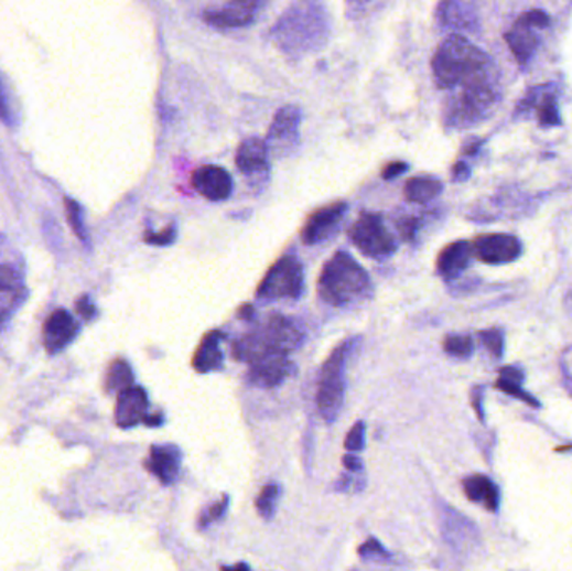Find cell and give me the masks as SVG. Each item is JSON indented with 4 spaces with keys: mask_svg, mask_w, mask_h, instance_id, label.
I'll return each mask as SVG.
<instances>
[{
    "mask_svg": "<svg viewBox=\"0 0 572 571\" xmlns=\"http://www.w3.org/2000/svg\"><path fill=\"white\" fill-rule=\"evenodd\" d=\"M332 19L323 0H295L271 28L274 46L287 56L319 53L328 44Z\"/></svg>",
    "mask_w": 572,
    "mask_h": 571,
    "instance_id": "1",
    "label": "cell"
},
{
    "mask_svg": "<svg viewBox=\"0 0 572 571\" xmlns=\"http://www.w3.org/2000/svg\"><path fill=\"white\" fill-rule=\"evenodd\" d=\"M432 71L435 83L442 89L496 76L489 56L461 34L449 35L442 42L432 60Z\"/></svg>",
    "mask_w": 572,
    "mask_h": 571,
    "instance_id": "2",
    "label": "cell"
},
{
    "mask_svg": "<svg viewBox=\"0 0 572 571\" xmlns=\"http://www.w3.org/2000/svg\"><path fill=\"white\" fill-rule=\"evenodd\" d=\"M319 295L332 306L364 302L371 295L370 277L350 254L337 251L320 273Z\"/></svg>",
    "mask_w": 572,
    "mask_h": 571,
    "instance_id": "3",
    "label": "cell"
},
{
    "mask_svg": "<svg viewBox=\"0 0 572 571\" xmlns=\"http://www.w3.org/2000/svg\"><path fill=\"white\" fill-rule=\"evenodd\" d=\"M358 342H360V337H352L342 342L333 351L320 374L316 406H319L320 416L330 424L337 421L342 408H344L345 389H347V360Z\"/></svg>",
    "mask_w": 572,
    "mask_h": 571,
    "instance_id": "4",
    "label": "cell"
},
{
    "mask_svg": "<svg viewBox=\"0 0 572 571\" xmlns=\"http://www.w3.org/2000/svg\"><path fill=\"white\" fill-rule=\"evenodd\" d=\"M447 108V122L454 128H468L489 118L499 101L497 76L464 84Z\"/></svg>",
    "mask_w": 572,
    "mask_h": 571,
    "instance_id": "5",
    "label": "cell"
},
{
    "mask_svg": "<svg viewBox=\"0 0 572 571\" xmlns=\"http://www.w3.org/2000/svg\"><path fill=\"white\" fill-rule=\"evenodd\" d=\"M305 290L302 261L295 255H284L268 270L258 287L257 297L265 302L271 300H299Z\"/></svg>",
    "mask_w": 572,
    "mask_h": 571,
    "instance_id": "6",
    "label": "cell"
},
{
    "mask_svg": "<svg viewBox=\"0 0 572 571\" xmlns=\"http://www.w3.org/2000/svg\"><path fill=\"white\" fill-rule=\"evenodd\" d=\"M352 244L374 260H386L397 251V241L378 213L364 212L348 230Z\"/></svg>",
    "mask_w": 572,
    "mask_h": 571,
    "instance_id": "7",
    "label": "cell"
},
{
    "mask_svg": "<svg viewBox=\"0 0 572 571\" xmlns=\"http://www.w3.org/2000/svg\"><path fill=\"white\" fill-rule=\"evenodd\" d=\"M251 337L261 354H290L302 345L303 331L293 319L271 314Z\"/></svg>",
    "mask_w": 572,
    "mask_h": 571,
    "instance_id": "8",
    "label": "cell"
},
{
    "mask_svg": "<svg viewBox=\"0 0 572 571\" xmlns=\"http://www.w3.org/2000/svg\"><path fill=\"white\" fill-rule=\"evenodd\" d=\"M549 22L551 19L544 11L526 12L514 22L512 29L506 34V41L517 63L528 64V61L535 56L539 46V37L535 29L548 28Z\"/></svg>",
    "mask_w": 572,
    "mask_h": 571,
    "instance_id": "9",
    "label": "cell"
},
{
    "mask_svg": "<svg viewBox=\"0 0 572 571\" xmlns=\"http://www.w3.org/2000/svg\"><path fill=\"white\" fill-rule=\"evenodd\" d=\"M300 126H302V109L299 106L287 105L278 109L268 129V148L278 157H284L287 151L293 150L299 144Z\"/></svg>",
    "mask_w": 572,
    "mask_h": 571,
    "instance_id": "10",
    "label": "cell"
},
{
    "mask_svg": "<svg viewBox=\"0 0 572 571\" xmlns=\"http://www.w3.org/2000/svg\"><path fill=\"white\" fill-rule=\"evenodd\" d=\"M236 166L251 185H265L270 176V148L260 138H248L236 151Z\"/></svg>",
    "mask_w": 572,
    "mask_h": 571,
    "instance_id": "11",
    "label": "cell"
},
{
    "mask_svg": "<svg viewBox=\"0 0 572 571\" xmlns=\"http://www.w3.org/2000/svg\"><path fill=\"white\" fill-rule=\"evenodd\" d=\"M348 212V203L337 202L320 208L313 213L302 230V241L305 245H320L330 240L333 235L341 230L342 222Z\"/></svg>",
    "mask_w": 572,
    "mask_h": 571,
    "instance_id": "12",
    "label": "cell"
},
{
    "mask_svg": "<svg viewBox=\"0 0 572 571\" xmlns=\"http://www.w3.org/2000/svg\"><path fill=\"white\" fill-rule=\"evenodd\" d=\"M289 354L271 353L260 357L250 366V383L257 386L271 389V387L280 386L281 383L289 379L295 373V366L289 360Z\"/></svg>",
    "mask_w": 572,
    "mask_h": 571,
    "instance_id": "13",
    "label": "cell"
},
{
    "mask_svg": "<svg viewBox=\"0 0 572 571\" xmlns=\"http://www.w3.org/2000/svg\"><path fill=\"white\" fill-rule=\"evenodd\" d=\"M263 0H229L225 8L206 11L203 14L206 24L218 29L247 28L253 22Z\"/></svg>",
    "mask_w": 572,
    "mask_h": 571,
    "instance_id": "14",
    "label": "cell"
},
{
    "mask_svg": "<svg viewBox=\"0 0 572 571\" xmlns=\"http://www.w3.org/2000/svg\"><path fill=\"white\" fill-rule=\"evenodd\" d=\"M79 334V324L69 312L60 309L53 312L44 324V345L45 351L51 356L63 353L67 345L73 344L74 338Z\"/></svg>",
    "mask_w": 572,
    "mask_h": 571,
    "instance_id": "15",
    "label": "cell"
},
{
    "mask_svg": "<svg viewBox=\"0 0 572 571\" xmlns=\"http://www.w3.org/2000/svg\"><path fill=\"white\" fill-rule=\"evenodd\" d=\"M520 248V241L512 235L496 234L477 238L472 250L484 263H509L519 258Z\"/></svg>",
    "mask_w": 572,
    "mask_h": 571,
    "instance_id": "16",
    "label": "cell"
},
{
    "mask_svg": "<svg viewBox=\"0 0 572 571\" xmlns=\"http://www.w3.org/2000/svg\"><path fill=\"white\" fill-rule=\"evenodd\" d=\"M193 186L209 202H225L231 196L233 179L225 168L206 164L193 174Z\"/></svg>",
    "mask_w": 572,
    "mask_h": 571,
    "instance_id": "17",
    "label": "cell"
},
{
    "mask_svg": "<svg viewBox=\"0 0 572 571\" xmlns=\"http://www.w3.org/2000/svg\"><path fill=\"white\" fill-rule=\"evenodd\" d=\"M150 409V399L142 387L131 386L118 394L116 402V424L122 429H131L139 422H144Z\"/></svg>",
    "mask_w": 572,
    "mask_h": 571,
    "instance_id": "18",
    "label": "cell"
},
{
    "mask_svg": "<svg viewBox=\"0 0 572 571\" xmlns=\"http://www.w3.org/2000/svg\"><path fill=\"white\" fill-rule=\"evenodd\" d=\"M442 28L455 32H475L481 21L472 0H442L438 11Z\"/></svg>",
    "mask_w": 572,
    "mask_h": 571,
    "instance_id": "19",
    "label": "cell"
},
{
    "mask_svg": "<svg viewBox=\"0 0 572 571\" xmlns=\"http://www.w3.org/2000/svg\"><path fill=\"white\" fill-rule=\"evenodd\" d=\"M181 461H183V453L180 448L174 444H157L151 448L144 467L160 480L161 485L171 486L180 474Z\"/></svg>",
    "mask_w": 572,
    "mask_h": 571,
    "instance_id": "20",
    "label": "cell"
},
{
    "mask_svg": "<svg viewBox=\"0 0 572 571\" xmlns=\"http://www.w3.org/2000/svg\"><path fill=\"white\" fill-rule=\"evenodd\" d=\"M25 299V286L12 267L0 266V328L18 312Z\"/></svg>",
    "mask_w": 572,
    "mask_h": 571,
    "instance_id": "21",
    "label": "cell"
},
{
    "mask_svg": "<svg viewBox=\"0 0 572 571\" xmlns=\"http://www.w3.org/2000/svg\"><path fill=\"white\" fill-rule=\"evenodd\" d=\"M472 245L468 241H455L442 250L438 258V270L444 279H457L458 276L467 270L471 263Z\"/></svg>",
    "mask_w": 572,
    "mask_h": 571,
    "instance_id": "22",
    "label": "cell"
},
{
    "mask_svg": "<svg viewBox=\"0 0 572 571\" xmlns=\"http://www.w3.org/2000/svg\"><path fill=\"white\" fill-rule=\"evenodd\" d=\"M225 335L222 331H213L203 337L193 357V367L196 373L208 374L223 367L222 341Z\"/></svg>",
    "mask_w": 572,
    "mask_h": 571,
    "instance_id": "23",
    "label": "cell"
},
{
    "mask_svg": "<svg viewBox=\"0 0 572 571\" xmlns=\"http://www.w3.org/2000/svg\"><path fill=\"white\" fill-rule=\"evenodd\" d=\"M464 492L467 498L474 503H483L490 511H496L499 506V492L493 481L486 476H471L464 481Z\"/></svg>",
    "mask_w": 572,
    "mask_h": 571,
    "instance_id": "24",
    "label": "cell"
},
{
    "mask_svg": "<svg viewBox=\"0 0 572 571\" xmlns=\"http://www.w3.org/2000/svg\"><path fill=\"white\" fill-rule=\"evenodd\" d=\"M442 183L439 182L438 179H432V176H417V179L409 180L406 185V198L412 203H423L432 202V200L438 198L442 193Z\"/></svg>",
    "mask_w": 572,
    "mask_h": 571,
    "instance_id": "25",
    "label": "cell"
},
{
    "mask_svg": "<svg viewBox=\"0 0 572 571\" xmlns=\"http://www.w3.org/2000/svg\"><path fill=\"white\" fill-rule=\"evenodd\" d=\"M134 383V374H132L131 366L126 360L118 359L109 367L108 379H106V390L109 394L121 392L128 389Z\"/></svg>",
    "mask_w": 572,
    "mask_h": 571,
    "instance_id": "26",
    "label": "cell"
},
{
    "mask_svg": "<svg viewBox=\"0 0 572 571\" xmlns=\"http://www.w3.org/2000/svg\"><path fill=\"white\" fill-rule=\"evenodd\" d=\"M280 496L281 486L278 483H270L261 489L260 496L257 498V509L265 519L273 518Z\"/></svg>",
    "mask_w": 572,
    "mask_h": 571,
    "instance_id": "27",
    "label": "cell"
},
{
    "mask_svg": "<svg viewBox=\"0 0 572 571\" xmlns=\"http://www.w3.org/2000/svg\"><path fill=\"white\" fill-rule=\"evenodd\" d=\"M520 383H522V376H520L519 370L503 369V373H500V379L497 380V387L503 389L504 392L510 394V396H516V398L528 401L529 405H536V401L529 399L528 394L522 392V389H520Z\"/></svg>",
    "mask_w": 572,
    "mask_h": 571,
    "instance_id": "28",
    "label": "cell"
},
{
    "mask_svg": "<svg viewBox=\"0 0 572 571\" xmlns=\"http://www.w3.org/2000/svg\"><path fill=\"white\" fill-rule=\"evenodd\" d=\"M444 351L451 356L465 359L474 353V342L467 335H449L444 341Z\"/></svg>",
    "mask_w": 572,
    "mask_h": 571,
    "instance_id": "29",
    "label": "cell"
},
{
    "mask_svg": "<svg viewBox=\"0 0 572 571\" xmlns=\"http://www.w3.org/2000/svg\"><path fill=\"white\" fill-rule=\"evenodd\" d=\"M358 554H360L364 560H375V561H390L392 560V554L386 550V547L380 543V541L375 540V538H368L360 548H358Z\"/></svg>",
    "mask_w": 572,
    "mask_h": 571,
    "instance_id": "30",
    "label": "cell"
},
{
    "mask_svg": "<svg viewBox=\"0 0 572 571\" xmlns=\"http://www.w3.org/2000/svg\"><path fill=\"white\" fill-rule=\"evenodd\" d=\"M66 208H67V218H69L71 227L76 231L77 237L87 244V231L86 227H84L83 219V209H80L79 203L74 202V200H66Z\"/></svg>",
    "mask_w": 572,
    "mask_h": 571,
    "instance_id": "31",
    "label": "cell"
},
{
    "mask_svg": "<svg viewBox=\"0 0 572 571\" xmlns=\"http://www.w3.org/2000/svg\"><path fill=\"white\" fill-rule=\"evenodd\" d=\"M228 506L229 496L225 495L219 502H216L215 505L209 506L208 509L202 513V516H199V528H208L213 522L223 519V516L228 511Z\"/></svg>",
    "mask_w": 572,
    "mask_h": 571,
    "instance_id": "32",
    "label": "cell"
},
{
    "mask_svg": "<svg viewBox=\"0 0 572 571\" xmlns=\"http://www.w3.org/2000/svg\"><path fill=\"white\" fill-rule=\"evenodd\" d=\"M177 238V227L176 225H171V227L164 228L163 231L157 234V231H147L144 234V241L148 245H154V247H170L176 241Z\"/></svg>",
    "mask_w": 572,
    "mask_h": 571,
    "instance_id": "33",
    "label": "cell"
},
{
    "mask_svg": "<svg viewBox=\"0 0 572 571\" xmlns=\"http://www.w3.org/2000/svg\"><path fill=\"white\" fill-rule=\"evenodd\" d=\"M365 448V422L358 421L354 428L348 431L347 438H345V450L352 451V453H358V451Z\"/></svg>",
    "mask_w": 572,
    "mask_h": 571,
    "instance_id": "34",
    "label": "cell"
},
{
    "mask_svg": "<svg viewBox=\"0 0 572 571\" xmlns=\"http://www.w3.org/2000/svg\"><path fill=\"white\" fill-rule=\"evenodd\" d=\"M539 121L544 126L559 125V112L558 106H555L554 99L549 96L544 101L539 105L538 109Z\"/></svg>",
    "mask_w": 572,
    "mask_h": 571,
    "instance_id": "35",
    "label": "cell"
},
{
    "mask_svg": "<svg viewBox=\"0 0 572 571\" xmlns=\"http://www.w3.org/2000/svg\"><path fill=\"white\" fill-rule=\"evenodd\" d=\"M481 341L484 342V345L489 348L494 356H503L504 337L499 331L494 328V331L481 332Z\"/></svg>",
    "mask_w": 572,
    "mask_h": 571,
    "instance_id": "36",
    "label": "cell"
},
{
    "mask_svg": "<svg viewBox=\"0 0 572 571\" xmlns=\"http://www.w3.org/2000/svg\"><path fill=\"white\" fill-rule=\"evenodd\" d=\"M407 170H409V164L403 163V161H393V163L387 164V166L384 168V171H381V179H399V176H402Z\"/></svg>",
    "mask_w": 572,
    "mask_h": 571,
    "instance_id": "37",
    "label": "cell"
},
{
    "mask_svg": "<svg viewBox=\"0 0 572 571\" xmlns=\"http://www.w3.org/2000/svg\"><path fill=\"white\" fill-rule=\"evenodd\" d=\"M0 119L6 122V125H12L14 118H12V109L9 106L8 95H6L4 86L0 83Z\"/></svg>",
    "mask_w": 572,
    "mask_h": 571,
    "instance_id": "38",
    "label": "cell"
},
{
    "mask_svg": "<svg viewBox=\"0 0 572 571\" xmlns=\"http://www.w3.org/2000/svg\"><path fill=\"white\" fill-rule=\"evenodd\" d=\"M417 227H419V222L415 218H403L399 224L400 235L406 240H412L415 237Z\"/></svg>",
    "mask_w": 572,
    "mask_h": 571,
    "instance_id": "39",
    "label": "cell"
},
{
    "mask_svg": "<svg viewBox=\"0 0 572 571\" xmlns=\"http://www.w3.org/2000/svg\"><path fill=\"white\" fill-rule=\"evenodd\" d=\"M77 311L84 319H93L96 315V306L90 303L89 297L86 295L77 300Z\"/></svg>",
    "mask_w": 572,
    "mask_h": 571,
    "instance_id": "40",
    "label": "cell"
},
{
    "mask_svg": "<svg viewBox=\"0 0 572 571\" xmlns=\"http://www.w3.org/2000/svg\"><path fill=\"white\" fill-rule=\"evenodd\" d=\"M344 464L348 471H352V473H360V471L364 470L361 460H358L354 454H347V456H344Z\"/></svg>",
    "mask_w": 572,
    "mask_h": 571,
    "instance_id": "41",
    "label": "cell"
},
{
    "mask_svg": "<svg viewBox=\"0 0 572 571\" xmlns=\"http://www.w3.org/2000/svg\"><path fill=\"white\" fill-rule=\"evenodd\" d=\"M238 317H240L241 321H253L255 306L251 305V303H245V305H241L240 309H238Z\"/></svg>",
    "mask_w": 572,
    "mask_h": 571,
    "instance_id": "42",
    "label": "cell"
},
{
    "mask_svg": "<svg viewBox=\"0 0 572 571\" xmlns=\"http://www.w3.org/2000/svg\"><path fill=\"white\" fill-rule=\"evenodd\" d=\"M468 174H471V171H468L467 164H464V163L455 164V168H454L455 182H464V180L468 179Z\"/></svg>",
    "mask_w": 572,
    "mask_h": 571,
    "instance_id": "43",
    "label": "cell"
},
{
    "mask_svg": "<svg viewBox=\"0 0 572 571\" xmlns=\"http://www.w3.org/2000/svg\"><path fill=\"white\" fill-rule=\"evenodd\" d=\"M225 568H228V570H250V567H248V564H245V563L231 564V567H225Z\"/></svg>",
    "mask_w": 572,
    "mask_h": 571,
    "instance_id": "44",
    "label": "cell"
},
{
    "mask_svg": "<svg viewBox=\"0 0 572 571\" xmlns=\"http://www.w3.org/2000/svg\"><path fill=\"white\" fill-rule=\"evenodd\" d=\"M361 2H368V0H361Z\"/></svg>",
    "mask_w": 572,
    "mask_h": 571,
    "instance_id": "45",
    "label": "cell"
}]
</instances>
